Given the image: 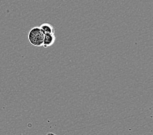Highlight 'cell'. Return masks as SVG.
Segmentation results:
<instances>
[{
  "instance_id": "6da1fadb",
  "label": "cell",
  "mask_w": 153,
  "mask_h": 135,
  "mask_svg": "<svg viewBox=\"0 0 153 135\" xmlns=\"http://www.w3.org/2000/svg\"><path fill=\"white\" fill-rule=\"evenodd\" d=\"M45 33L39 27H35L30 31L27 39L31 45L35 47H42L43 44Z\"/></svg>"
},
{
  "instance_id": "277c9868",
  "label": "cell",
  "mask_w": 153,
  "mask_h": 135,
  "mask_svg": "<svg viewBox=\"0 0 153 135\" xmlns=\"http://www.w3.org/2000/svg\"><path fill=\"white\" fill-rule=\"evenodd\" d=\"M46 135H57V134H54V133H48V134H47Z\"/></svg>"
},
{
  "instance_id": "7a4b0ae2",
  "label": "cell",
  "mask_w": 153,
  "mask_h": 135,
  "mask_svg": "<svg viewBox=\"0 0 153 135\" xmlns=\"http://www.w3.org/2000/svg\"><path fill=\"white\" fill-rule=\"evenodd\" d=\"M56 41V36L54 34H45L42 47H48L52 46Z\"/></svg>"
},
{
  "instance_id": "3957f363",
  "label": "cell",
  "mask_w": 153,
  "mask_h": 135,
  "mask_svg": "<svg viewBox=\"0 0 153 135\" xmlns=\"http://www.w3.org/2000/svg\"><path fill=\"white\" fill-rule=\"evenodd\" d=\"M40 29L45 34H54L55 33V28L52 25L48 23L42 24L39 26Z\"/></svg>"
}]
</instances>
